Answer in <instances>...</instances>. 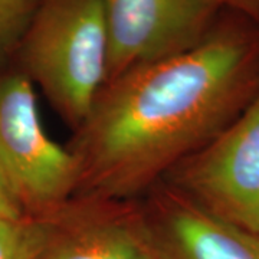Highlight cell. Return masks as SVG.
<instances>
[{
    "instance_id": "5b68a950",
    "label": "cell",
    "mask_w": 259,
    "mask_h": 259,
    "mask_svg": "<svg viewBox=\"0 0 259 259\" xmlns=\"http://www.w3.org/2000/svg\"><path fill=\"white\" fill-rule=\"evenodd\" d=\"M101 2L108 37L105 82L199 45L223 10L214 0Z\"/></svg>"
},
{
    "instance_id": "8992f818",
    "label": "cell",
    "mask_w": 259,
    "mask_h": 259,
    "mask_svg": "<svg viewBox=\"0 0 259 259\" xmlns=\"http://www.w3.org/2000/svg\"><path fill=\"white\" fill-rule=\"evenodd\" d=\"M133 203L153 259H259V233L206 212L166 183Z\"/></svg>"
},
{
    "instance_id": "30bf717a",
    "label": "cell",
    "mask_w": 259,
    "mask_h": 259,
    "mask_svg": "<svg viewBox=\"0 0 259 259\" xmlns=\"http://www.w3.org/2000/svg\"><path fill=\"white\" fill-rule=\"evenodd\" d=\"M25 214L26 213L22 209L13 190L10 189L3 171L0 170V222L15 221Z\"/></svg>"
},
{
    "instance_id": "3957f363",
    "label": "cell",
    "mask_w": 259,
    "mask_h": 259,
    "mask_svg": "<svg viewBox=\"0 0 259 259\" xmlns=\"http://www.w3.org/2000/svg\"><path fill=\"white\" fill-rule=\"evenodd\" d=\"M0 170L29 216L51 218L72 202L78 161L48 136L35 85L20 69L0 75Z\"/></svg>"
},
{
    "instance_id": "52a82bcc",
    "label": "cell",
    "mask_w": 259,
    "mask_h": 259,
    "mask_svg": "<svg viewBox=\"0 0 259 259\" xmlns=\"http://www.w3.org/2000/svg\"><path fill=\"white\" fill-rule=\"evenodd\" d=\"M42 259H153L133 202L74 199L54 214Z\"/></svg>"
},
{
    "instance_id": "9c48e42d",
    "label": "cell",
    "mask_w": 259,
    "mask_h": 259,
    "mask_svg": "<svg viewBox=\"0 0 259 259\" xmlns=\"http://www.w3.org/2000/svg\"><path fill=\"white\" fill-rule=\"evenodd\" d=\"M44 0H0V61L15 56Z\"/></svg>"
},
{
    "instance_id": "6da1fadb",
    "label": "cell",
    "mask_w": 259,
    "mask_h": 259,
    "mask_svg": "<svg viewBox=\"0 0 259 259\" xmlns=\"http://www.w3.org/2000/svg\"><path fill=\"white\" fill-rule=\"evenodd\" d=\"M259 94V25L223 9L183 54L104 83L66 147L75 199L134 202L236 120Z\"/></svg>"
},
{
    "instance_id": "ba28073f",
    "label": "cell",
    "mask_w": 259,
    "mask_h": 259,
    "mask_svg": "<svg viewBox=\"0 0 259 259\" xmlns=\"http://www.w3.org/2000/svg\"><path fill=\"white\" fill-rule=\"evenodd\" d=\"M54 228V216L25 214L0 222V259H42Z\"/></svg>"
},
{
    "instance_id": "8fae6325",
    "label": "cell",
    "mask_w": 259,
    "mask_h": 259,
    "mask_svg": "<svg viewBox=\"0 0 259 259\" xmlns=\"http://www.w3.org/2000/svg\"><path fill=\"white\" fill-rule=\"evenodd\" d=\"M222 9L239 13L259 25V0H214Z\"/></svg>"
},
{
    "instance_id": "277c9868",
    "label": "cell",
    "mask_w": 259,
    "mask_h": 259,
    "mask_svg": "<svg viewBox=\"0 0 259 259\" xmlns=\"http://www.w3.org/2000/svg\"><path fill=\"white\" fill-rule=\"evenodd\" d=\"M161 183L206 212L259 233V94L228 128Z\"/></svg>"
},
{
    "instance_id": "7a4b0ae2",
    "label": "cell",
    "mask_w": 259,
    "mask_h": 259,
    "mask_svg": "<svg viewBox=\"0 0 259 259\" xmlns=\"http://www.w3.org/2000/svg\"><path fill=\"white\" fill-rule=\"evenodd\" d=\"M15 56L19 69L76 130L107 79L108 37L101 0H44Z\"/></svg>"
}]
</instances>
